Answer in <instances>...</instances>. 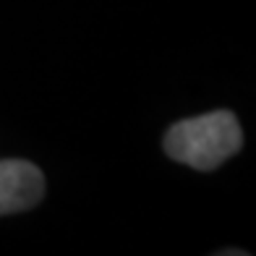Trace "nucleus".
I'll return each mask as SVG.
<instances>
[{
	"label": "nucleus",
	"mask_w": 256,
	"mask_h": 256,
	"mask_svg": "<svg viewBox=\"0 0 256 256\" xmlns=\"http://www.w3.org/2000/svg\"><path fill=\"white\" fill-rule=\"evenodd\" d=\"M240 144V126L236 115L225 110L180 120L165 136L168 154L196 170H214L236 154Z\"/></svg>",
	"instance_id": "obj_1"
},
{
	"label": "nucleus",
	"mask_w": 256,
	"mask_h": 256,
	"mask_svg": "<svg viewBox=\"0 0 256 256\" xmlns=\"http://www.w3.org/2000/svg\"><path fill=\"white\" fill-rule=\"evenodd\" d=\"M44 196V176L26 160H0V214L32 209Z\"/></svg>",
	"instance_id": "obj_2"
}]
</instances>
